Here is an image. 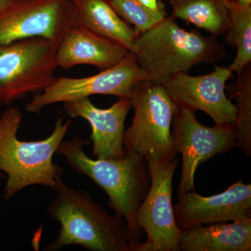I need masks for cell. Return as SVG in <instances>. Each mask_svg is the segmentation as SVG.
Listing matches in <instances>:
<instances>
[{
  "instance_id": "cell-1",
  "label": "cell",
  "mask_w": 251,
  "mask_h": 251,
  "mask_svg": "<svg viewBox=\"0 0 251 251\" xmlns=\"http://www.w3.org/2000/svg\"><path fill=\"white\" fill-rule=\"evenodd\" d=\"M90 143V140L79 136L63 140L56 154L64 157L74 171L105 191L109 207L126 221L131 251H136L143 232L137 227L135 216L151 185L148 161L143 155L128 151L118 159H92L83 150Z\"/></svg>"
},
{
  "instance_id": "cell-2",
  "label": "cell",
  "mask_w": 251,
  "mask_h": 251,
  "mask_svg": "<svg viewBox=\"0 0 251 251\" xmlns=\"http://www.w3.org/2000/svg\"><path fill=\"white\" fill-rule=\"evenodd\" d=\"M53 190L56 196L47 213L61 227L44 251L77 245L91 251H131L128 224L122 216L109 214L89 191L68 186L62 177Z\"/></svg>"
},
{
  "instance_id": "cell-3",
  "label": "cell",
  "mask_w": 251,
  "mask_h": 251,
  "mask_svg": "<svg viewBox=\"0 0 251 251\" xmlns=\"http://www.w3.org/2000/svg\"><path fill=\"white\" fill-rule=\"evenodd\" d=\"M133 52L146 80L161 85L198 64L214 65L227 57L216 36L186 31L172 15L148 30L137 32Z\"/></svg>"
},
{
  "instance_id": "cell-4",
  "label": "cell",
  "mask_w": 251,
  "mask_h": 251,
  "mask_svg": "<svg viewBox=\"0 0 251 251\" xmlns=\"http://www.w3.org/2000/svg\"><path fill=\"white\" fill-rule=\"evenodd\" d=\"M23 115L18 107L6 108L0 116V171L7 176L4 199L14 198L28 186L41 185L52 188L64 170L56 165L53 156L67 134L72 120H56L52 133L44 140L25 141L18 138Z\"/></svg>"
},
{
  "instance_id": "cell-5",
  "label": "cell",
  "mask_w": 251,
  "mask_h": 251,
  "mask_svg": "<svg viewBox=\"0 0 251 251\" xmlns=\"http://www.w3.org/2000/svg\"><path fill=\"white\" fill-rule=\"evenodd\" d=\"M130 100L134 117L131 125L125 130L126 151L140 153L146 160L177 156L171 127L179 106L163 85L150 80L140 81Z\"/></svg>"
},
{
  "instance_id": "cell-6",
  "label": "cell",
  "mask_w": 251,
  "mask_h": 251,
  "mask_svg": "<svg viewBox=\"0 0 251 251\" xmlns=\"http://www.w3.org/2000/svg\"><path fill=\"white\" fill-rule=\"evenodd\" d=\"M55 50L42 37L0 44V105L41 93L52 85L58 67Z\"/></svg>"
},
{
  "instance_id": "cell-7",
  "label": "cell",
  "mask_w": 251,
  "mask_h": 251,
  "mask_svg": "<svg viewBox=\"0 0 251 251\" xmlns=\"http://www.w3.org/2000/svg\"><path fill=\"white\" fill-rule=\"evenodd\" d=\"M147 161L151 185L135 216L137 227L145 232L147 238L136 251H180L181 229L175 222L172 202L173 176L179 158Z\"/></svg>"
},
{
  "instance_id": "cell-8",
  "label": "cell",
  "mask_w": 251,
  "mask_h": 251,
  "mask_svg": "<svg viewBox=\"0 0 251 251\" xmlns=\"http://www.w3.org/2000/svg\"><path fill=\"white\" fill-rule=\"evenodd\" d=\"M195 114L190 109L179 107L172 122L175 150L182 156L177 197L195 191V173L200 165L237 148L234 124L206 126L198 122Z\"/></svg>"
},
{
  "instance_id": "cell-9",
  "label": "cell",
  "mask_w": 251,
  "mask_h": 251,
  "mask_svg": "<svg viewBox=\"0 0 251 251\" xmlns=\"http://www.w3.org/2000/svg\"><path fill=\"white\" fill-rule=\"evenodd\" d=\"M143 80H146V76L140 69L134 53L129 52L115 67L92 76L57 77L45 90L33 95L31 101L26 105L25 110L38 113L52 104L90 98L96 94L130 99L135 86Z\"/></svg>"
},
{
  "instance_id": "cell-10",
  "label": "cell",
  "mask_w": 251,
  "mask_h": 251,
  "mask_svg": "<svg viewBox=\"0 0 251 251\" xmlns=\"http://www.w3.org/2000/svg\"><path fill=\"white\" fill-rule=\"evenodd\" d=\"M76 23L70 0H12L0 14V44L42 37L57 49L64 32Z\"/></svg>"
},
{
  "instance_id": "cell-11",
  "label": "cell",
  "mask_w": 251,
  "mask_h": 251,
  "mask_svg": "<svg viewBox=\"0 0 251 251\" xmlns=\"http://www.w3.org/2000/svg\"><path fill=\"white\" fill-rule=\"evenodd\" d=\"M214 66V72L206 75L176 74L163 83V87L179 107L204 112L216 125L234 124L237 108L226 92V81L233 76V72L229 67Z\"/></svg>"
},
{
  "instance_id": "cell-12",
  "label": "cell",
  "mask_w": 251,
  "mask_h": 251,
  "mask_svg": "<svg viewBox=\"0 0 251 251\" xmlns=\"http://www.w3.org/2000/svg\"><path fill=\"white\" fill-rule=\"evenodd\" d=\"M173 204L175 222L181 230L197 225L237 221L251 218V185L238 181L214 196L189 191Z\"/></svg>"
},
{
  "instance_id": "cell-13",
  "label": "cell",
  "mask_w": 251,
  "mask_h": 251,
  "mask_svg": "<svg viewBox=\"0 0 251 251\" xmlns=\"http://www.w3.org/2000/svg\"><path fill=\"white\" fill-rule=\"evenodd\" d=\"M63 108L71 118L84 119L92 127L90 141L92 154L98 159H118L125 156V122L132 108L130 99L120 98L106 109H100L87 98L63 103Z\"/></svg>"
},
{
  "instance_id": "cell-14",
  "label": "cell",
  "mask_w": 251,
  "mask_h": 251,
  "mask_svg": "<svg viewBox=\"0 0 251 251\" xmlns=\"http://www.w3.org/2000/svg\"><path fill=\"white\" fill-rule=\"evenodd\" d=\"M129 52L124 46L76 23L64 32L56 49L55 57L57 67L63 69L87 64L103 71L115 67Z\"/></svg>"
},
{
  "instance_id": "cell-15",
  "label": "cell",
  "mask_w": 251,
  "mask_h": 251,
  "mask_svg": "<svg viewBox=\"0 0 251 251\" xmlns=\"http://www.w3.org/2000/svg\"><path fill=\"white\" fill-rule=\"evenodd\" d=\"M181 230L180 251H251V218Z\"/></svg>"
},
{
  "instance_id": "cell-16",
  "label": "cell",
  "mask_w": 251,
  "mask_h": 251,
  "mask_svg": "<svg viewBox=\"0 0 251 251\" xmlns=\"http://www.w3.org/2000/svg\"><path fill=\"white\" fill-rule=\"evenodd\" d=\"M77 24L133 52L136 31L113 9L110 0H70Z\"/></svg>"
},
{
  "instance_id": "cell-17",
  "label": "cell",
  "mask_w": 251,
  "mask_h": 251,
  "mask_svg": "<svg viewBox=\"0 0 251 251\" xmlns=\"http://www.w3.org/2000/svg\"><path fill=\"white\" fill-rule=\"evenodd\" d=\"M172 16L210 33L223 35L229 25L226 0H171Z\"/></svg>"
},
{
  "instance_id": "cell-18",
  "label": "cell",
  "mask_w": 251,
  "mask_h": 251,
  "mask_svg": "<svg viewBox=\"0 0 251 251\" xmlns=\"http://www.w3.org/2000/svg\"><path fill=\"white\" fill-rule=\"evenodd\" d=\"M229 25L225 34L227 45L237 49L233 62L228 66L237 75L251 62V5L226 0Z\"/></svg>"
},
{
  "instance_id": "cell-19",
  "label": "cell",
  "mask_w": 251,
  "mask_h": 251,
  "mask_svg": "<svg viewBox=\"0 0 251 251\" xmlns=\"http://www.w3.org/2000/svg\"><path fill=\"white\" fill-rule=\"evenodd\" d=\"M227 97L236 101L237 118L234 122L237 148L251 156V64L244 68L237 79L226 85Z\"/></svg>"
},
{
  "instance_id": "cell-20",
  "label": "cell",
  "mask_w": 251,
  "mask_h": 251,
  "mask_svg": "<svg viewBox=\"0 0 251 251\" xmlns=\"http://www.w3.org/2000/svg\"><path fill=\"white\" fill-rule=\"evenodd\" d=\"M110 3L126 23L134 26L136 32L148 30L165 18L153 14L138 0H110Z\"/></svg>"
},
{
  "instance_id": "cell-21",
  "label": "cell",
  "mask_w": 251,
  "mask_h": 251,
  "mask_svg": "<svg viewBox=\"0 0 251 251\" xmlns=\"http://www.w3.org/2000/svg\"><path fill=\"white\" fill-rule=\"evenodd\" d=\"M138 1L153 14L166 17L160 0H138Z\"/></svg>"
},
{
  "instance_id": "cell-22",
  "label": "cell",
  "mask_w": 251,
  "mask_h": 251,
  "mask_svg": "<svg viewBox=\"0 0 251 251\" xmlns=\"http://www.w3.org/2000/svg\"><path fill=\"white\" fill-rule=\"evenodd\" d=\"M12 0H0V14L4 11Z\"/></svg>"
},
{
  "instance_id": "cell-23",
  "label": "cell",
  "mask_w": 251,
  "mask_h": 251,
  "mask_svg": "<svg viewBox=\"0 0 251 251\" xmlns=\"http://www.w3.org/2000/svg\"><path fill=\"white\" fill-rule=\"evenodd\" d=\"M237 2L244 5H251V0H237Z\"/></svg>"
}]
</instances>
